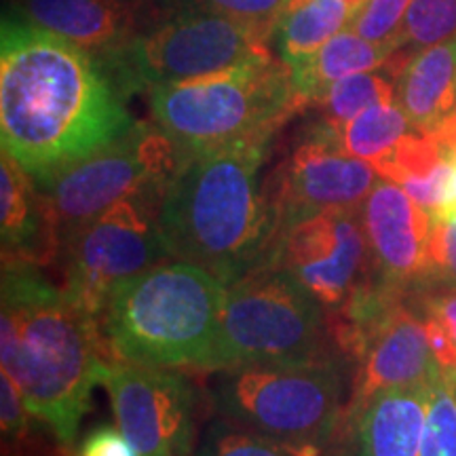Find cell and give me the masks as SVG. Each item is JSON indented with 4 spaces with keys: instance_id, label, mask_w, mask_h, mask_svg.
Wrapping results in <instances>:
<instances>
[{
    "instance_id": "obj_1",
    "label": "cell",
    "mask_w": 456,
    "mask_h": 456,
    "mask_svg": "<svg viewBox=\"0 0 456 456\" xmlns=\"http://www.w3.org/2000/svg\"><path fill=\"white\" fill-rule=\"evenodd\" d=\"M125 91L87 49L4 13L0 28V144L47 188L134 127Z\"/></svg>"
},
{
    "instance_id": "obj_2",
    "label": "cell",
    "mask_w": 456,
    "mask_h": 456,
    "mask_svg": "<svg viewBox=\"0 0 456 456\" xmlns=\"http://www.w3.org/2000/svg\"><path fill=\"white\" fill-rule=\"evenodd\" d=\"M0 292L3 370L34 419L70 450L91 391L112 362L100 319L55 288L41 266L3 262Z\"/></svg>"
},
{
    "instance_id": "obj_3",
    "label": "cell",
    "mask_w": 456,
    "mask_h": 456,
    "mask_svg": "<svg viewBox=\"0 0 456 456\" xmlns=\"http://www.w3.org/2000/svg\"><path fill=\"white\" fill-rule=\"evenodd\" d=\"M271 138L184 155L161 203L169 258L201 266L224 285L266 260L277 237L269 178L262 180Z\"/></svg>"
},
{
    "instance_id": "obj_4",
    "label": "cell",
    "mask_w": 456,
    "mask_h": 456,
    "mask_svg": "<svg viewBox=\"0 0 456 456\" xmlns=\"http://www.w3.org/2000/svg\"><path fill=\"white\" fill-rule=\"evenodd\" d=\"M226 285L191 262H161L114 289L100 328L114 359L212 372Z\"/></svg>"
},
{
    "instance_id": "obj_5",
    "label": "cell",
    "mask_w": 456,
    "mask_h": 456,
    "mask_svg": "<svg viewBox=\"0 0 456 456\" xmlns=\"http://www.w3.org/2000/svg\"><path fill=\"white\" fill-rule=\"evenodd\" d=\"M148 100L155 123L186 155L275 134L302 106L292 72L275 57L155 87Z\"/></svg>"
},
{
    "instance_id": "obj_6",
    "label": "cell",
    "mask_w": 456,
    "mask_h": 456,
    "mask_svg": "<svg viewBox=\"0 0 456 456\" xmlns=\"http://www.w3.org/2000/svg\"><path fill=\"white\" fill-rule=\"evenodd\" d=\"M342 355L305 363H254L214 372L209 402L216 414L245 429L285 442L330 448L345 416Z\"/></svg>"
},
{
    "instance_id": "obj_7",
    "label": "cell",
    "mask_w": 456,
    "mask_h": 456,
    "mask_svg": "<svg viewBox=\"0 0 456 456\" xmlns=\"http://www.w3.org/2000/svg\"><path fill=\"white\" fill-rule=\"evenodd\" d=\"M340 355L328 313L283 269L260 265L226 285L214 372L254 363H305Z\"/></svg>"
},
{
    "instance_id": "obj_8",
    "label": "cell",
    "mask_w": 456,
    "mask_h": 456,
    "mask_svg": "<svg viewBox=\"0 0 456 456\" xmlns=\"http://www.w3.org/2000/svg\"><path fill=\"white\" fill-rule=\"evenodd\" d=\"M271 32L186 3L148 21L106 68L125 94L155 89L271 60Z\"/></svg>"
},
{
    "instance_id": "obj_9",
    "label": "cell",
    "mask_w": 456,
    "mask_h": 456,
    "mask_svg": "<svg viewBox=\"0 0 456 456\" xmlns=\"http://www.w3.org/2000/svg\"><path fill=\"white\" fill-rule=\"evenodd\" d=\"M165 191H148L114 203L61 245V289L89 315L102 319L118 285L167 262L161 235Z\"/></svg>"
},
{
    "instance_id": "obj_10",
    "label": "cell",
    "mask_w": 456,
    "mask_h": 456,
    "mask_svg": "<svg viewBox=\"0 0 456 456\" xmlns=\"http://www.w3.org/2000/svg\"><path fill=\"white\" fill-rule=\"evenodd\" d=\"M184 155L157 123H135L121 138L61 169L43 188L60 224L61 245L114 203L165 191Z\"/></svg>"
},
{
    "instance_id": "obj_11",
    "label": "cell",
    "mask_w": 456,
    "mask_h": 456,
    "mask_svg": "<svg viewBox=\"0 0 456 456\" xmlns=\"http://www.w3.org/2000/svg\"><path fill=\"white\" fill-rule=\"evenodd\" d=\"M262 265L283 269L334 315L374 275L362 212L334 209L285 228Z\"/></svg>"
},
{
    "instance_id": "obj_12",
    "label": "cell",
    "mask_w": 456,
    "mask_h": 456,
    "mask_svg": "<svg viewBox=\"0 0 456 456\" xmlns=\"http://www.w3.org/2000/svg\"><path fill=\"white\" fill-rule=\"evenodd\" d=\"M102 385L117 427L140 456H192L201 393L178 370L112 359Z\"/></svg>"
},
{
    "instance_id": "obj_13",
    "label": "cell",
    "mask_w": 456,
    "mask_h": 456,
    "mask_svg": "<svg viewBox=\"0 0 456 456\" xmlns=\"http://www.w3.org/2000/svg\"><path fill=\"white\" fill-rule=\"evenodd\" d=\"M379 180L372 163L342 148L332 125L313 123L269 178L277 235L317 214L362 208Z\"/></svg>"
},
{
    "instance_id": "obj_14",
    "label": "cell",
    "mask_w": 456,
    "mask_h": 456,
    "mask_svg": "<svg viewBox=\"0 0 456 456\" xmlns=\"http://www.w3.org/2000/svg\"><path fill=\"white\" fill-rule=\"evenodd\" d=\"M442 370L427 338L425 319L408 296L363 336L353 357L345 414L363 408L389 389L429 383Z\"/></svg>"
},
{
    "instance_id": "obj_15",
    "label": "cell",
    "mask_w": 456,
    "mask_h": 456,
    "mask_svg": "<svg viewBox=\"0 0 456 456\" xmlns=\"http://www.w3.org/2000/svg\"><path fill=\"white\" fill-rule=\"evenodd\" d=\"M380 283L412 294L425 269L433 216L395 182L380 178L359 208Z\"/></svg>"
},
{
    "instance_id": "obj_16",
    "label": "cell",
    "mask_w": 456,
    "mask_h": 456,
    "mask_svg": "<svg viewBox=\"0 0 456 456\" xmlns=\"http://www.w3.org/2000/svg\"><path fill=\"white\" fill-rule=\"evenodd\" d=\"M433 380L389 389L342 416L334 456H420Z\"/></svg>"
},
{
    "instance_id": "obj_17",
    "label": "cell",
    "mask_w": 456,
    "mask_h": 456,
    "mask_svg": "<svg viewBox=\"0 0 456 456\" xmlns=\"http://www.w3.org/2000/svg\"><path fill=\"white\" fill-rule=\"evenodd\" d=\"M146 0H13L9 13L110 61L140 30Z\"/></svg>"
},
{
    "instance_id": "obj_18",
    "label": "cell",
    "mask_w": 456,
    "mask_h": 456,
    "mask_svg": "<svg viewBox=\"0 0 456 456\" xmlns=\"http://www.w3.org/2000/svg\"><path fill=\"white\" fill-rule=\"evenodd\" d=\"M0 241L3 262L43 269L61 254L60 224L49 197L7 152L0 159Z\"/></svg>"
},
{
    "instance_id": "obj_19",
    "label": "cell",
    "mask_w": 456,
    "mask_h": 456,
    "mask_svg": "<svg viewBox=\"0 0 456 456\" xmlns=\"http://www.w3.org/2000/svg\"><path fill=\"white\" fill-rule=\"evenodd\" d=\"M397 104L416 131L431 134L456 112V32L410 55L397 77Z\"/></svg>"
},
{
    "instance_id": "obj_20",
    "label": "cell",
    "mask_w": 456,
    "mask_h": 456,
    "mask_svg": "<svg viewBox=\"0 0 456 456\" xmlns=\"http://www.w3.org/2000/svg\"><path fill=\"white\" fill-rule=\"evenodd\" d=\"M395 53V45L366 41L351 28H345L334 38H330L315 55L298 66L289 68L296 98L300 100L302 106L315 104L340 78L389 66Z\"/></svg>"
},
{
    "instance_id": "obj_21",
    "label": "cell",
    "mask_w": 456,
    "mask_h": 456,
    "mask_svg": "<svg viewBox=\"0 0 456 456\" xmlns=\"http://www.w3.org/2000/svg\"><path fill=\"white\" fill-rule=\"evenodd\" d=\"M450 157L431 134L410 131L380 161L374 163L380 178L395 182L425 212H440L450 178Z\"/></svg>"
},
{
    "instance_id": "obj_22",
    "label": "cell",
    "mask_w": 456,
    "mask_h": 456,
    "mask_svg": "<svg viewBox=\"0 0 456 456\" xmlns=\"http://www.w3.org/2000/svg\"><path fill=\"white\" fill-rule=\"evenodd\" d=\"M353 17L355 11L342 0H289L273 30L279 57L288 68L302 64L349 28Z\"/></svg>"
},
{
    "instance_id": "obj_23",
    "label": "cell",
    "mask_w": 456,
    "mask_h": 456,
    "mask_svg": "<svg viewBox=\"0 0 456 456\" xmlns=\"http://www.w3.org/2000/svg\"><path fill=\"white\" fill-rule=\"evenodd\" d=\"M399 72H359L334 83L315 104L322 112L319 121L334 129L353 121L368 108L397 102Z\"/></svg>"
},
{
    "instance_id": "obj_24",
    "label": "cell",
    "mask_w": 456,
    "mask_h": 456,
    "mask_svg": "<svg viewBox=\"0 0 456 456\" xmlns=\"http://www.w3.org/2000/svg\"><path fill=\"white\" fill-rule=\"evenodd\" d=\"M410 131H414V127L406 112L397 102H391L368 108L353 121L336 129V135L349 155L374 165Z\"/></svg>"
},
{
    "instance_id": "obj_25",
    "label": "cell",
    "mask_w": 456,
    "mask_h": 456,
    "mask_svg": "<svg viewBox=\"0 0 456 456\" xmlns=\"http://www.w3.org/2000/svg\"><path fill=\"white\" fill-rule=\"evenodd\" d=\"M315 444L285 442L245 429L226 419H216L199 440L192 456H326Z\"/></svg>"
},
{
    "instance_id": "obj_26",
    "label": "cell",
    "mask_w": 456,
    "mask_h": 456,
    "mask_svg": "<svg viewBox=\"0 0 456 456\" xmlns=\"http://www.w3.org/2000/svg\"><path fill=\"white\" fill-rule=\"evenodd\" d=\"M456 32V0H412L399 32V51H412L444 41Z\"/></svg>"
},
{
    "instance_id": "obj_27",
    "label": "cell",
    "mask_w": 456,
    "mask_h": 456,
    "mask_svg": "<svg viewBox=\"0 0 456 456\" xmlns=\"http://www.w3.org/2000/svg\"><path fill=\"white\" fill-rule=\"evenodd\" d=\"M420 456H456V397L444 370L431 385Z\"/></svg>"
},
{
    "instance_id": "obj_28",
    "label": "cell",
    "mask_w": 456,
    "mask_h": 456,
    "mask_svg": "<svg viewBox=\"0 0 456 456\" xmlns=\"http://www.w3.org/2000/svg\"><path fill=\"white\" fill-rule=\"evenodd\" d=\"M420 288H456V220H431L423 277L414 289Z\"/></svg>"
},
{
    "instance_id": "obj_29",
    "label": "cell",
    "mask_w": 456,
    "mask_h": 456,
    "mask_svg": "<svg viewBox=\"0 0 456 456\" xmlns=\"http://www.w3.org/2000/svg\"><path fill=\"white\" fill-rule=\"evenodd\" d=\"M412 0H366L351 21V30L366 41L395 45L399 51V32L406 21Z\"/></svg>"
},
{
    "instance_id": "obj_30",
    "label": "cell",
    "mask_w": 456,
    "mask_h": 456,
    "mask_svg": "<svg viewBox=\"0 0 456 456\" xmlns=\"http://www.w3.org/2000/svg\"><path fill=\"white\" fill-rule=\"evenodd\" d=\"M32 420L37 419L28 410L20 387L3 370V379H0V427H3V446H13V444L26 442L32 431Z\"/></svg>"
},
{
    "instance_id": "obj_31",
    "label": "cell",
    "mask_w": 456,
    "mask_h": 456,
    "mask_svg": "<svg viewBox=\"0 0 456 456\" xmlns=\"http://www.w3.org/2000/svg\"><path fill=\"white\" fill-rule=\"evenodd\" d=\"M195 3L228 17H235L245 24L258 26L262 30L271 32L273 37L279 15L283 13L289 0H195Z\"/></svg>"
},
{
    "instance_id": "obj_32",
    "label": "cell",
    "mask_w": 456,
    "mask_h": 456,
    "mask_svg": "<svg viewBox=\"0 0 456 456\" xmlns=\"http://www.w3.org/2000/svg\"><path fill=\"white\" fill-rule=\"evenodd\" d=\"M416 311L436 319L456 351V288H420L410 294Z\"/></svg>"
},
{
    "instance_id": "obj_33",
    "label": "cell",
    "mask_w": 456,
    "mask_h": 456,
    "mask_svg": "<svg viewBox=\"0 0 456 456\" xmlns=\"http://www.w3.org/2000/svg\"><path fill=\"white\" fill-rule=\"evenodd\" d=\"M77 456H140L118 427L100 425L87 433Z\"/></svg>"
},
{
    "instance_id": "obj_34",
    "label": "cell",
    "mask_w": 456,
    "mask_h": 456,
    "mask_svg": "<svg viewBox=\"0 0 456 456\" xmlns=\"http://www.w3.org/2000/svg\"><path fill=\"white\" fill-rule=\"evenodd\" d=\"M433 218L456 220V155L450 159V178L446 184V192H444L442 208Z\"/></svg>"
},
{
    "instance_id": "obj_35",
    "label": "cell",
    "mask_w": 456,
    "mask_h": 456,
    "mask_svg": "<svg viewBox=\"0 0 456 456\" xmlns=\"http://www.w3.org/2000/svg\"><path fill=\"white\" fill-rule=\"evenodd\" d=\"M3 456H34V454L26 452L24 444H13V446H3Z\"/></svg>"
},
{
    "instance_id": "obj_36",
    "label": "cell",
    "mask_w": 456,
    "mask_h": 456,
    "mask_svg": "<svg viewBox=\"0 0 456 456\" xmlns=\"http://www.w3.org/2000/svg\"><path fill=\"white\" fill-rule=\"evenodd\" d=\"M444 372H446L448 385H450V389H452L454 397H456V368H444Z\"/></svg>"
},
{
    "instance_id": "obj_37",
    "label": "cell",
    "mask_w": 456,
    "mask_h": 456,
    "mask_svg": "<svg viewBox=\"0 0 456 456\" xmlns=\"http://www.w3.org/2000/svg\"><path fill=\"white\" fill-rule=\"evenodd\" d=\"M342 3H346V4H349V7H351V9L355 11V13H357V11L363 7V3H366V0H342Z\"/></svg>"
},
{
    "instance_id": "obj_38",
    "label": "cell",
    "mask_w": 456,
    "mask_h": 456,
    "mask_svg": "<svg viewBox=\"0 0 456 456\" xmlns=\"http://www.w3.org/2000/svg\"><path fill=\"white\" fill-rule=\"evenodd\" d=\"M285 7H288V4H285Z\"/></svg>"
}]
</instances>
